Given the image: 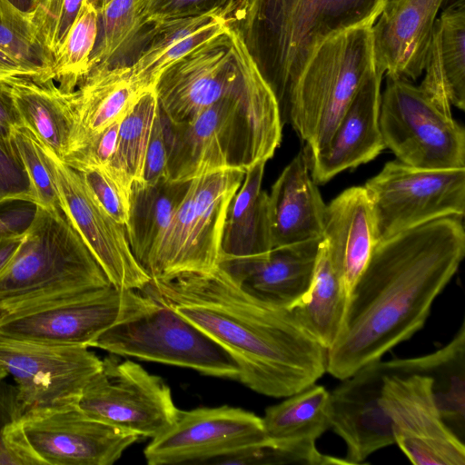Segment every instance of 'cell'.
<instances>
[{"label": "cell", "instance_id": "cell-1", "mask_svg": "<svg viewBox=\"0 0 465 465\" xmlns=\"http://www.w3.org/2000/svg\"><path fill=\"white\" fill-rule=\"evenodd\" d=\"M464 254L462 219L454 216L377 242L326 351V371L343 380L420 331Z\"/></svg>", "mask_w": 465, "mask_h": 465}, {"label": "cell", "instance_id": "cell-2", "mask_svg": "<svg viewBox=\"0 0 465 465\" xmlns=\"http://www.w3.org/2000/svg\"><path fill=\"white\" fill-rule=\"evenodd\" d=\"M173 308L222 345L251 390L286 398L326 372V349L291 309L252 296L219 265L151 280L141 291Z\"/></svg>", "mask_w": 465, "mask_h": 465}, {"label": "cell", "instance_id": "cell-3", "mask_svg": "<svg viewBox=\"0 0 465 465\" xmlns=\"http://www.w3.org/2000/svg\"><path fill=\"white\" fill-rule=\"evenodd\" d=\"M228 34L243 89L184 122H169L161 114L169 180L192 181L223 171L245 173L267 163L282 142L283 119L277 98L242 31L231 27Z\"/></svg>", "mask_w": 465, "mask_h": 465}, {"label": "cell", "instance_id": "cell-4", "mask_svg": "<svg viewBox=\"0 0 465 465\" xmlns=\"http://www.w3.org/2000/svg\"><path fill=\"white\" fill-rule=\"evenodd\" d=\"M111 284L62 208L35 205L17 251L0 272V314Z\"/></svg>", "mask_w": 465, "mask_h": 465}, {"label": "cell", "instance_id": "cell-5", "mask_svg": "<svg viewBox=\"0 0 465 465\" xmlns=\"http://www.w3.org/2000/svg\"><path fill=\"white\" fill-rule=\"evenodd\" d=\"M372 25L352 27L324 40L285 93L282 116L284 114L305 143L307 157L328 143L361 85L376 68Z\"/></svg>", "mask_w": 465, "mask_h": 465}, {"label": "cell", "instance_id": "cell-6", "mask_svg": "<svg viewBox=\"0 0 465 465\" xmlns=\"http://www.w3.org/2000/svg\"><path fill=\"white\" fill-rule=\"evenodd\" d=\"M382 8L383 0H255L252 18L266 29L269 47L261 72L279 104L318 45L375 23Z\"/></svg>", "mask_w": 465, "mask_h": 465}, {"label": "cell", "instance_id": "cell-7", "mask_svg": "<svg viewBox=\"0 0 465 465\" xmlns=\"http://www.w3.org/2000/svg\"><path fill=\"white\" fill-rule=\"evenodd\" d=\"M140 291L104 288L61 296L0 314V336L56 345L91 347L110 327L150 309Z\"/></svg>", "mask_w": 465, "mask_h": 465}, {"label": "cell", "instance_id": "cell-8", "mask_svg": "<svg viewBox=\"0 0 465 465\" xmlns=\"http://www.w3.org/2000/svg\"><path fill=\"white\" fill-rule=\"evenodd\" d=\"M91 347L112 354L193 369L239 380L240 368L216 341L167 304L155 300L141 314L114 324Z\"/></svg>", "mask_w": 465, "mask_h": 465}, {"label": "cell", "instance_id": "cell-9", "mask_svg": "<svg viewBox=\"0 0 465 465\" xmlns=\"http://www.w3.org/2000/svg\"><path fill=\"white\" fill-rule=\"evenodd\" d=\"M380 128L397 160L430 170L465 168V132L411 82L386 74Z\"/></svg>", "mask_w": 465, "mask_h": 465}, {"label": "cell", "instance_id": "cell-10", "mask_svg": "<svg viewBox=\"0 0 465 465\" xmlns=\"http://www.w3.org/2000/svg\"><path fill=\"white\" fill-rule=\"evenodd\" d=\"M371 202L376 243L444 218H463L465 168L420 169L393 160L363 186Z\"/></svg>", "mask_w": 465, "mask_h": 465}, {"label": "cell", "instance_id": "cell-11", "mask_svg": "<svg viewBox=\"0 0 465 465\" xmlns=\"http://www.w3.org/2000/svg\"><path fill=\"white\" fill-rule=\"evenodd\" d=\"M76 406L93 419L151 440L168 429L179 412L160 377L112 353L102 360Z\"/></svg>", "mask_w": 465, "mask_h": 465}, {"label": "cell", "instance_id": "cell-12", "mask_svg": "<svg viewBox=\"0 0 465 465\" xmlns=\"http://www.w3.org/2000/svg\"><path fill=\"white\" fill-rule=\"evenodd\" d=\"M0 366L14 378L23 415L76 404L101 369L88 347L12 340L0 336Z\"/></svg>", "mask_w": 465, "mask_h": 465}, {"label": "cell", "instance_id": "cell-13", "mask_svg": "<svg viewBox=\"0 0 465 465\" xmlns=\"http://www.w3.org/2000/svg\"><path fill=\"white\" fill-rule=\"evenodd\" d=\"M385 369L381 401L391 419L395 444L416 465H464V441L440 415L433 379L390 372L386 363Z\"/></svg>", "mask_w": 465, "mask_h": 465}, {"label": "cell", "instance_id": "cell-14", "mask_svg": "<svg viewBox=\"0 0 465 465\" xmlns=\"http://www.w3.org/2000/svg\"><path fill=\"white\" fill-rule=\"evenodd\" d=\"M23 440L38 465H112L140 436L70 405L23 415Z\"/></svg>", "mask_w": 465, "mask_h": 465}, {"label": "cell", "instance_id": "cell-15", "mask_svg": "<svg viewBox=\"0 0 465 465\" xmlns=\"http://www.w3.org/2000/svg\"><path fill=\"white\" fill-rule=\"evenodd\" d=\"M41 146L55 182L62 210L111 283L120 289L143 291L151 278L132 252L125 226L103 208L78 171L42 143Z\"/></svg>", "mask_w": 465, "mask_h": 465}, {"label": "cell", "instance_id": "cell-16", "mask_svg": "<svg viewBox=\"0 0 465 465\" xmlns=\"http://www.w3.org/2000/svg\"><path fill=\"white\" fill-rule=\"evenodd\" d=\"M265 438L262 418L240 408L179 410L175 421L151 440L143 455L149 465L209 464Z\"/></svg>", "mask_w": 465, "mask_h": 465}, {"label": "cell", "instance_id": "cell-17", "mask_svg": "<svg viewBox=\"0 0 465 465\" xmlns=\"http://www.w3.org/2000/svg\"><path fill=\"white\" fill-rule=\"evenodd\" d=\"M228 31L181 57L161 74L153 89L166 120L184 122L243 89Z\"/></svg>", "mask_w": 465, "mask_h": 465}, {"label": "cell", "instance_id": "cell-18", "mask_svg": "<svg viewBox=\"0 0 465 465\" xmlns=\"http://www.w3.org/2000/svg\"><path fill=\"white\" fill-rule=\"evenodd\" d=\"M384 361L357 370L330 392L331 429L346 444L347 464H359L375 451L395 444L392 424L381 401Z\"/></svg>", "mask_w": 465, "mask_h": 465}, {"label": "cell", "instance_id": "cell-19", "mask_svg": "<svg viewBox=\"0 0 465 465\" xmlns=\"http://www.w3.org/2000/svg\"><path fill=\"white\" fill-rule=\"evenodd\" d=\"M383 73L375 68L366 78L336 125L328 143L307 157L316 183H324L338 173L366 163L386 147L379 115Z\"/></svg>", "mask_w": 465, "mask_h": 465}, {"label": "cell", "instance_id": "cell-20", "mask_svg": "<svg viewBox=\"0 0 465 465\" xmlns=\"http://www.w3.org/2000/svg\"><path fill=\"white\" fill-rule=\"evenodd\" d=\"M322 241L274 247L260 256L221 261L219 266L252 296L291 309L311 288Z\"/></svg>", "mask_w": 465, "mask_h": 465}, {"label": "cell", "instance_id": "cell-21", "mask_svg": "<svg viewBox=\"0 0 465 465\" xmlns=\"http://www.w3.org/2000/svg\"><path fill=\"white\" fill-rule=\"evenodd\" d=\"M444 0H400L371 26L375 66L410 82L423 73L432 31Z\"/></svg>", "mask_w": 465, "mask_h": 465}, {"label": "cell", "instance_id": "cell-22", "mask_svg": "<svg viewBox=\"0 0 465 465\" xmlns=\"http://www.w3.org/2000/svg\"><path fill=\"white\" fill-rule=\"evenodd\" d=\"M325 210L302 150L283 169L268 193L272 248L322 239Z\"/></svg>", "mask_w": 465, "mask_h": 465}, {"label": "cell", "instance_id": "cell-23", "mask_svg": "<svg viewBox=\"0 0 465 465\" xmlns=\"http://www.w3.org/2000/svg\"><path fill=\"white\" fill-rule=\"evenodd\" d=\"M244 172L207 173L190 182L188 241L184 272H206L219 265L223 224L229 203Z\"/></svg>", "mask_w": 465, "mask_h": 465}, {"label": "cell", "instance_id": "cell-24", "mask_svg": "<svg viewBox=\"0 0 465 465\" xmlns=\"http://www.w3.org/2000/svg\"><path fill=\"white\" fill-rule=\"evenodd\" d=\"M322 241L350 295L376 244L371 205L363 186L344 190L326 205Z\"/></svg>", "mask_w": 465, "mask_h": 465}, {"label": "cell", "instance_id": "cell-25", "mask_svg": "<svg viewBox=\"0 0 465 465\" xmlns=\"http://www.w3.org/2000/svg\"><path fill=\"white\" fill-rule=\"evenodd\" d=\"M144 91L133 78L130 65L92 67L72 92L75 126L64 160L124 116Z\"/></svg>", "mask_w": 465, "mask_h": 465}, {"label": "cell", "instance_id": "cell-26", "mask_svg": "<svg viewBox=\"0 0 465 465\" xmlns=\"http://www.w3.org/2000/svg\"><path fill=\"white\" fill-rule=\"evenodd\" d=\"M6 82L22 125L64 161L75 126L73 91L61 90L53 80L15 76Z\"/></svg>", "mask_w": 465, "mask_h": 465}, {"label": "cell", "instance_id": "cell-27", "mask_svg": "<svg viewBox=\"0 0 465 465\" xmlns=\"http://www.w3.org/2000/svg\"><path fill=\"white\" fill-rule=\"evenodd\" d=\"M265 163H259L245 172L229 203L220 262L260 256L272 249L268 193L262 189Z\"/></svg>", "mask_w": 465, "mask_h": 465}, {"label": "cell", "instance_id": "cell-28", "mask_svg": "<svg viewBox=\"0 0 465 465\" xmlns=\"http://www.w3.org/2000/svg\"><path fill=\"white\" fill-rule=\"evenodd\" d=\"M190 182L163 179L153 183L136 182L132 184L125 230L132 252L144 271L186 194Z\"/></svg>", "mask_w": 465, "mask_h": 465}, {"label": "cell", "instance_id": "cell-29", "mask_svg": "<svg viewBox=\"0 0 465 465\" xmlns=\"http://www.w3.org/2000/svg\"><path fill=\"white\" fill-rule=\"evenodd\" d=\"M348 298L342 275L330 260L322 241L311 288L291 310L326 351L339 335Z\"/></svg>", "mask_w": 465, "mask_h": 465}, {"label": "cell", "instance_id": "cell-30", "mask_svg": "<svg viewBox=\"0 0 465 465\" xmlns=\"http://www.w3.org/2000/svg\"><path fill=\"white\" fill-rule=\"evenodd\" d=\"M159 106L153 88L144 91L123 116L115 152L104 168L130 196L132 184L142 182L146 150Z\"/></svg>", "mask_w": 465, "mask_h": 465}, {"label": "cell", "instance_id": "cell-31", "mask_svg": "<svg viewBox=\"0 0 465 465\" xmlns=\"http://www.w3.org/2000/svg\"><path fill=\"white\" fill-rule=\"evenodd\" d=\"M268 407L262 418L266 437L274 440H312L331 429L330 392L320 385L286 397Z\"/></svg>", "mask_w": 465, "mask_h": 465}, {"label": "cell", "instance_id": "cell-32", "mask_svg": "<svg viewBox=\"0 0 465 465\" xmlns=\"http://www.w3.org/2000/svg\"><path fill=\"white\" fill-rule=\"evenodd\" d=\"M423 372L433 379V391L444 422L456 436L464 440V322L448 344L426 355Z\"/></svg>", "mask_w": 465, "mask_h": 465}, {"label": "cell", "instance_id": "cell-33", "mask_svg": "<svg viewBox=\"0 0 465 465\" xmlns=\"http://www.w3.org/2000/svg\"><path fill=\"white\" fill-rule=\"evenodd\" d=\"M430 43L434 46L447 99L465 109V0H454L436 19Z\"/></svg>", "mask_w": 465, "mask_h": 465}, {"label": "cell", "instance_id": "cell-34", "mask_svg": "<svg viewBox=\"0 0 465 465\" xmlns=\"http://www.w3.org/2000/svg\"><path fill=\"white\" fill-rule=\"evenodd\" d=\"M98 22L97 11L84 2L50 67L49 79L57 82L61 90L74 91L88 73L98 35Z\"/></svg>", "mask_w": 465, "mask_h": 465}, {"label": "cell", "instance_id": "cell-35", "mask_svg": "<svg viewBox=\"0 0 465 465\" xmlns=\"http://www.w3.org/2000/svg\"><path fill=\"white\" fill-rule=\"evenodd\" d=\"M209 464L272 465L347 464L345 460L322 454L312 440H274L266 437L237 451L216 458Z\"/></svg>", "mask_w": 465, "mask_h": 465}, {"label": "cell", "instance_id": "cell-36", "mask_svg": "<svg viewBox=\"0 0 465 465\" xmlns=\"http://www.w3.org/2000/svg\"><path fill=\"white\" fill-rule=\"evenodd\" d=\"M237 5V0H229L199 14L153 24L148 45L130 65L136 84L143 89L140 80L156 59L210 22L218 18L232 17V14Z\"/></svg>", "mask_w": 465, "mask_h": 465}, {"label": "cell", "instance_id": "cell-37", "mask_svg": "<svg viewBox=\"0 0 465 465\" xmlns=\"http://www.w3.org/2000/svg\"><path fill=\"white\" fill-rule=\"evenodd\" d=\"M0 50L49 80L52 61L35 41L28 11L10 0H0Z\"/></svg>", "mask_w": 465, "mask_h": 465}, {"label": "cell", "instance_id": "cell-38", "mask_svg": "<svg viewBox=\"0 0 465 465\" xmlns=\"http://www.w3.org/2000/svg\"><path fill=\"white\" fill-rule=\"evenodd\" d=\"M135 0H112L99 14L100 27L90 57L89 70L112 64L113 58L127 46L142 27Z\"/></svg>", "mask_w": 465, "mask_h": 465}, {"label": "cell", "instance_id": "cell-39", "mask_svg": "<svg viewBox=\"0 0 465 465\" xmlns=\"http://www.w3.org/2000/svg\"><path fill=\"white\" fill-rule=\"evenodd\" d=\"M84 0H32L27 10L37 45L53 62Z\"/></svg>", "mask_w": 465, "mask_h": 465}, {"label": "cell", "instance_id": "cell-40", "mask_svg": "<svg viewBox=\"0 0 465 465\" xmlns=\"http://www.w3.org/2000/svg\"><path fill=\"white\" fill-rule=\"evenodd\" d=\"M36 196V205L47 209L61 208L54 179L46 163L41 143L25 126H17L12 135Z\"/></svg>", "mask_w": 465, "mask_h": 465}, {"label": "cell", "instance_id": "cell-41", "mask_svg": "<svg viewBox=\"0 0 465 465\" xmlns=\"http://www.w3.org/2000/svg\"><path fill=\"white\" fill-rule=\"evenodd\" d=\"M23 417L16 385L0 381V465H37L19 429Z\"/></svg>", "mask_w": 465, "mask_h": 465}, {"label": "cell", "instance_id": "cell-42", "mask_svg": "<svg viewBox=\"0 0 465 465\" xmlns=\"http://www.w3.org/2000/svg\"><path fill=\"white\" fill-rule=\"evenodd\" d=\"M36 205V196L13 142L0 139V205L10 202Z\"/></svg>", "mask_w": 465, "mask_h": 465}, {"label": "cell", "instance_id": "cell-43", "mask_svg": "<svg viewBox=\"0 0 465 465\" xmlns=\"http://www.w3.org/2000/svg\"><path fill=\"white\" fill-rule=\"evenodd\" d=\"M103 208L125 226L129 212V196L102 167L79 172Z\"/></svg>", "mask_w": 465, "mask_h": 465}, {"label": "cell", "instance_id": "cell-44", "mask_svg": "<svg viewBox=\"0 0 465 465\" xmlns=\"http://www.w3.org/2000/svg\"><path fill=\"white\" fill-rule=\"evenodd\" d=\"M229 0H135L142 26L199 14Z\"/></svg>", "mask_w": 465, "mask_h": 465}, {"label": "cell", "instance_id": "cell-45", "mask_svg": "<svg viewBox=\"0 0 465 465\" xmlns=\"http://www.w3.org/2000/svg\"><path fill=\"white\" fill-rule=\"evenodd\" d=\"M122 118L123 116L114 120L84 147L69 155L63 162L78 172L94 167H106L115 152Z\"/></svg>", "mask_w": 465, "mask_h": 465}, {"label": "cell", "instance_id": "cell-46", "mask_svg": "<svg viewBox=\"0 0 465 465\" xmlns=\"http://www.w3.org/2000/svg\"><path fill=\"white\" fill-rule=\"evenodd\" d=\"M167 156L163 124L158 109L146 150L142 182L153 183L163 179H168Z\"/></svg>", "mask_w": 465, "mask_h": 465}, {"label": "cell", "instance_id": "cell-47", "mask_svg": "<svg viewBox=\"0 0 465 465\" xmlns=\"http://www.w3.org/2000/svg\"><path fill=\"white\" fill-rule=\"evenodd\" d=\"M21 125L6 79L0 80V139L12 142L14 130Z\"/></svg>", "mask_w": 465, "mask_h": 465}, {"label": "cell", "instance_id": "cell-48", "mask_svg": "<svg viewBox=\"0 0 465 465\" xmlns=\"http://www.w3.org/2000/svg\"><path fill=\"white\" fill-rule=\"evenodd\" d=\"M34 208H18L0 213V235L23 232L30 224Z\"/></svg>", "mask_w": 465, "mask_h": 465}, {"label": "cell", "instance_id": "cell-49", "mask_svg": "<svg viewBox=\"0 0 465 465\" xmlns=\"http://www.w3.org/2000/svg\"><path fill=\"white\" fill-rule=\"evenodd\" d=\"M22 76L42 81L35 71L25 67L0 50V80Z\"/></svg>", "mask_w": 465, "mask_h": 465}, {"label": "cell", "instance_id": "cell-50", "mask_svg": "<svg viewBox=\"0 0 465 465\" xmlns=\"http://www.w3.org/2000/svg\"><path fill=\"white\" fill-rule=\"evenodd\" d=\"M23 232L0 235V272L17 251Z\"/></svg>", "mask_w": 465, "mask_h": 465}, {"label": "cell", "instance_id": "cell-51", "mask_svg": "<svg viewBox=\"0 0 465 465\" xmlns=\"http://www.w3.org/2000/svg\"><path fill=\"white\" fill-rule=\"evenodd\" d=\"M111 1L112 0H84V2L92 5L98 14H100Z\"/></svg>", "mask_w": 465, "mask_h": 465}, {"label": "cell", "instance_id": "cell-52", "mask_svg": "<svg viewBox=\"0 0 465 465\" xmlns=\"http://www.w3.org/2000/svg\"><path fill=\"white\" fill-rule=\"evenodd\" d=\"M15 6L22 10H28L31 5V0H10Z\"/></svg>", "mask_w": 465, "mask_h": 465}, {"label": "cell", "instance_id": "cell-53", "mask_svg": "<svg viewBox=\"0 0 465 465\" xmlns=\"http://www.w3.org/2000/svg\"><path fill=\"white\" fill-rule=\"evenodd\" d=\"M400 0H383V9L385 8H389L391 6H392L393 5H395L397 2H399Z\"/></svg>", "mask_w": 465, "mask_h": 465}, {"label": "cell", "instance_id": "cell-54", "mask_svg": "<svg viewBox=\"0 0 465 465\" xmlns=\"http://www.w3.org/2000/svg\"><path fill=\"white\" fill-rule=\"evenodd\" d=\"M7 375L8 373L6 371L2 366H0V381H3Z\"/></svg>", "mask_w": 465, "mask_h": 465}, {"label": "cell", "instance_id": "cell-55", "mask_svg": "<svg viewBox=\"0 0 465 465\" xmlns=\"http://www.w3.org/2000/svg\"><path fill=\"white\" fill-rule=\"evenodd\" d=\"M32 1V0H31Z\"/></svg>", "mask_w": 465, "mask_h": 465}]
</instances>
